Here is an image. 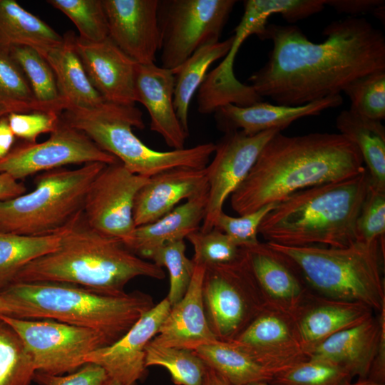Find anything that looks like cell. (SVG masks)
I'll return each instance as SVG.
<instances>
[{"label":"cell","mask_w":385,"mask_h":385,"mask_svg":"<svg viewBox=\"0 0 385 385\" xmlns=\"http://www.w3.org/2000/svg\"><path fill=\"white\" fill-rule=\"evenodd\" d=\"M342 103V96L337 94L299 106L263 101L246 107L227 104L214 113L217 128L225 133L242 130L252 135L270 130L282 131L296 120L319 115L324 110L338 107Z\"/></svg>","instance_id":"cell-23"},{"label":"cell","mask_w":385,"mask_h":385,"mask_svg":"<svg viewBox=\"0 0 385 385\" xmlns=\"http://www.w3.org/2000/svg\"><path fill=\"white\" fill-rule=\"evenodd\" d=\"M26 192V186L6 173H0V201L19 196Z\"/></svg>","instance_id":"cell-48"},{"label":"cell","mask_w":385,"mask_h":385,"mask_svg":"<svg viewBox=\"0 0 385 385\" xmlns=\"http://www.w3.org/2000/svg\"><path fill=\"white\" fill-rule=\"evenodd\" d=\"M186 239L193 247L192 261L195 265L207 266L229 263L237 260L242 250L229 236L216 228L207 232L199 230L190 234Z\"/></svg>","instance_id":"cell-41"},{"label":"cell","mask_w":385,"mask_h":385,"mask_svg":"<svg viewBox=\"0 0 385 385\" xmlns=\"http://www.w3.org/2000/svg\"><path fill=\"white\" fill-rule=\"evenodd\" d=\"M14 307L0 294V314L14 317Z\"/></svg>","instance_id":"cell-51"},{"label":"cell","mask_w":385,"mask_h":385,"mask_svg":"<svg viewBox=\"0 0 385 385\" xmlns=\"http://www.w3.org/2000/svg\"><path fill=\"white\" fill-rule=\"evenodd\" d=\"M36 371L21 339L0 316V385H30Z\"/></svg>","instance_id":"cell-35"},{"label":"cell","mask_w":385,"mask_h":385,"mask_svg":"<svg viewBox=\"0 0 385 385\" xmlns=\"http://www.w3.org/2000/svg\"><path fill=\"white\" fill-rule=\"evenodd\" d=\"M207 188L206 167L175 168L151 176L135 198V227L160 219L183 200H188Z\"/></svg>","instance_id":"cell-24"},{"label":"cell","mask_w":385,"mask_h":385,"mask_svg":"<svg viewBox=\"0 0 385 385\" xmlns=\"http://www.w3.org/2000/svg\"><path fill=\"white\" fill-rule=\"evenodd\" d=\"M202 385H231L223 376L207 366Z\"/></svg>","instance_id":"cell-50"},{"label":"cell","mask_w":385,"mask_h":385,"mask_svg":"<svg viewBox=\"0 0 385 385\" xmlns=\"http://www.w3.org/2000/svg\"><path fill=\"white\" fill-rule=\"evenodd\" d=\"M107 385H121L118 381L111 379Z\"/></svg>","instance_id":"cell-54"},{"label":"cell","mask_w":385,"mask_h":385,"mask_svg":"<svg viewBox=\"0 0 385 385\" xmlns=\"http://www.w3.org/2000/svg\"><path fill=\"white\" fill-rule=\"evenodd\" d=\"M299 274L313 292L356 302L375 313L385 309L384 237L344 247H292L266 242Z\"/></svg>","instance_id":"cell-6"},{"label":"cell","mask_w":385,"mask_h":385,"mask_svg":"<svg viewBox=\"0 0 385 385\" xmlns=\"http://www.w3.org/2000/svg\"><path fill=\"white\" fill-rule=\"evenodd\" d=\"M41 143L24 142L0 160V173L16 180L41 172L73 164L102 163L118 160L98 148L86 134L61 118L56 130Z\"/></svg>","instance_id":"cell-13"},{"label":"cell","mask_w":385,"mask_h":385,"mask_svg":"<svg viewBox=\"0 0 385 385\" xmlns=\"http://www.w3.org/2000/svg\"><path fill=\"white\" fill-rule=\"evenodd\" d=\"M74 34L72 31L67 32L63 36V43L50 49L43 56L53 71L66 111H102L111 103L101 96L91 82L75 51Z\"/></svg>","instance_id":"cell-26"},{"label":"cell","mask_w":385,"mask_h":385,"mask_svg":"<svg viewBox=\"0 0 385 385\" xmlns=\"http://www.w3.org/2000/svg\"><path fill=\"white\" fill-rule=\"evenodd\" d=\"M356 145L340 133H277L230 195L238 215L278 203L299 190L351 178L365 170Z\"/></svg>","instance_id":"cell-2"},{"label":"cell","mask_w":385,"mask_h":385,"mask_svg":"<svg viewBox=\"0 0 385 385\" xmlns=\"http://www.w3.org/2000/svg\"><path fill=\"white\" fill-rule=\"evenodd\" d=\"M15 308L12 317L47 319L96 330L113 344L155 306L153 297L134 291L106 295L56 282H16L0 292Z\"/></svg>","instance_id":"cell-5"},{"label":"cell","mask_w":385,"mask_h":385,"mask_svg":"<svg viewBox=\"0 0 385 385\" xmlns=\"http://www.w3.org/2000/svg\"><path fill=\"white\" fill-rule=\"evenodd\" d=\"M369 184L365 168L351 178L296 192L267 214L258 234L285 246H348L356 240V222Z\"/></svg>","instance_id":"cell-4"},{"label":"cell","mask_w":385,"mask_h":385,"mask_svg":"<svg viewBox=\"0 0 385 385\" xmlns=\"http://www.w3.org/2000/svg\"><path fill=\"white\" fill-rule=\"evenodd\" d=\"M138 277L163 279L165 274L120 240L90 227L82 211L68 224L58 247L24 266L14 283L64 282L120 296L126 293V284Z\"/></svg>","instance_id":"cell-3"},{"label":"cell","mask_w":385,"mask_h":385,"mask_svg":"<svg viewBox=\"0 0 385 385\" xmlns=\"http://www.w3.org/2000/svg\"><path fill=\"white\" fill-rule=\"evenodd\" d=\"M145 366L167 369L175 385H202L207 366L193 350L162 346L151 341L145 349Z\"/></svg>","instance_id":"cell-34"},{"label":"cell","mask_w":385,"mask_h":385,"mask_svg":"<svg viewBox=\"0 0 385 385\" xmlns=\"http://www.w3.org/2000/svg\"><path fill=\"white\" fill-rule=\"evenodd\" d=\"M236 2L159 0L160 66L172 71L200 47L218 42Z\"/></svg>","instance_id":"cell-10"},{"label":"cell","mask_w":385,"mask_h":385,"mask_svg":"<svg viewBox=\"0 0 385 385\" xmlns=\"http://www.w3.org/2000/svg\"><path fill=\"white\" fill-rule=\"evenodd\" d=\"M232 342L275 375L309 359L293 319L268 307Z\"/></svg>","instance_id":"cell-16"},{"label":"cell","mask_w":385,"mask_h":385,"mask_svg":"<svg viewBox=\"0 0 385 385\" xmlns=\"http://www.w3.org/2000/svg\"><path fill=\"white\" fill-rule=\"evenodd\" d=\"M63 36L15 0H0V53L9 55L19 46H29L43 56L61 44Z\"/></svg>","instance_id":"cell-28"},{"label":"cell","mask_w":385,"mask_h":385,"mask_svg":"<svg viewBox=\"0 0 385 385\" xmlns=\"http://www.w3.org/2000/svg\"><path fill=\"white\" fill-rule=\"evenodd\" d=\"M366 379L385 384V328L381 332L378 349Z\"/></svg>","instance_id":"cell-47"},{"label":"cell","mask_w":385,"mask_h":385,"mask_svg":"<svg viewBox=\"0 0 385 385\" xmlns=\"http://www.w3.org/2000/svg\"><path fill=\"white\" fill-rule=\"evenodd\" d=\"M277 203L267 205L260 209L239 217L230 216L222 211L216 220L214 228L229 236L240 247H248L260 242L258 229L264 219Z\"/></svg>","instance_id":"cell-42"},{"label":"cell","mask_w":385,"mask_h":385,"mask_svg":"<svg viewBox=\"0 0 385 385\" xmlns=\"http://www.w3.org/2000/svg\"><path fill=\"white\" fill-rule=\"evenodd\" d=\"M6 116L14 135L27 143H36L42 133H51L61 121V114L54 112L11 113Z\"/></svg>","instance_id":"cell-44"},{"label":"cell","mask_w":385,"mask_h":385,"mask_svg":"<svg viewBox=\"0 0 385 385\" xmlns=\"http://www.w3.org/2000/svg\"><path fill=\"white\" fill-rule=\"evenodd\" d=\"M110 380L106 371L94 363H86L66 376L36 371L34 377L40 385H107Z\"/></svg>","instance_id":"cell-45"},{"label":"cell","mask_w":385,"mask_h":385,"mask_svg":"<svg viewBox=\"0 0 385 385\" xmlns=\"http://www.w3.org/2000/svg\"><path fill=\"white\" fill-rule=\"evenodd\" d=\"M343 368L327 361L309 358L276 374L274 385H343L351 381Z\"/></svg>","instance_id":"cell-40"},{"label":"cell","mask_w":385,"mask_h":385,"mask_svg":"<svg viewBox=\"0 0 385 385\" xmlns=\"http://www.w3.org/2000/svg\"><path fill=\"white\" fill-rule=\"evenodd\" d=\"M384 328L385 309L361 324L329 337L312 349L307 356L337 365L351 379H366Z\"/></svg>","instance_id":"cell-20"},{"label":"cell","mask_w":385,"mask_h":385,"mask_svg":"<svg viewBox=\"0 0 385 385\" xmlns=\"http://www.w3.org/2000/svg\"><path fill=\"white\" fill-rule=\"evenodd\" d=\"M350 99V110L369 119L385 118V70L357 78L342 91Z\"/></svg>","instance_id":"cell-39"},{"label":"cell","mask_w":385,"mask_h":385,"mask_svg":"<svg viewBox=\"0 0 385 385\" xmlns=\"http://www.w3.org/2000/svg\"><path fill=\"white\" fill-rule=\"evenodd\" d=\"M242 250L235 261L205 266L204 311L210 330L221 342L234 340L268 307Z\"/></svg>","instance_id":"cell-9"},{"label":"cell","mask_w":385,"mask_h":385,"mask_svg":"<svg viewBox=\"0 0 385 385\" xmlns=\"http://www.w3.org/2000/svg\"><path fill=\"white\" fill-rule=\"evenodd\" d=\"M374 313L364 304L331 299L311 291L293 321L297 337L307 356L324 340L361 324Z\"/></svg>","instance_id":"cell-22"},{"label":"cell","mask_w":385,"mask_h":385,"mask_svg":"<svg viewBox=\"0 0 385 385\" xmlns=\"http://www.w3.org/2000/svg\"><path fill=\"white\" fill-rule=\"evenodd\" d=\"M246 385H274V384H272L267 381H257V382L250 383Z\"/></svg>","instance_id":"cell-53"},{"label":"cell","mask_w":385,"mask_h":385,"mask_svg":"<svg viewBox=\"0 0 385 385\" xmlns=\"http://www.w3.org/2000/svg\"><path fill=\"white\" fill-rule=\"evenodd\" d=\"M47 3L64 14L76 26L78 37L98 42L109 37L102 0H48Z\"/></svg>","instance_id":"cell-38"},{"label":"cell","mask_w":385,"mask_h":385,"mask_svg":"<svg viewBox=\"0 0 385 385\" xmlns=\"http://www.w3.org/2000/svg\"><path fill=\"white\" fill-rule=\"evenodd\" d=\"M170 307L167 297L164 298L118 341L86 355L85 363L101 366L111 379L121 385H136L147 376L146 346L157 334Z\"/></svg>","instance_id":"cell-15"},{"label":"cell","mask_w":385,"mask_h":385,"mask_svg":"<svg viewBox=\"0 0 385 385\" xmlns=\"http://www.w3.org/2000/svg\"><path fill=\"white\" fill-rule=\"evenodd\" d=\"M106 164L43 172L29 192L0 201V231L25 235L56 233L83 211L91 183Z\"/></svg>","instance_id":"cell-8"},{"label":"cell","mask_w":385,"mask_h":385,"mask_svg":"<svg viewBox=\"0 0 385 385\" xmlns=\"http://www.w3.org/2000/svg\"><path fill=\"white\" fill-rule=\"evenodd\" d=\"M67 226L56 233L46 235H25L0 231V292L14 284L24 266L53 251L59 245Z\"/></svg>","instance_id":"cell-32"},{"label":"cell","mask_w":385,"mask_h":385,"mask_svg":"<svg viewBox=\"0 0 385 385\" xmlns=\"http://www.w3.org/2000/svg\"><path fill=\"white\" fill-rule=\"evenodd\" d=\"M356 240L371 242L385 234V191L369 184L356 222Z\"/></svg>","instance_id":"cell-43"},{"label":"cell","mask_w":385,"mask_h":385,"mask_svg":"<svg viewBox=\"0 0 385 385\" xmlns=\"http://www.w3.org/2000/svg\"><path fill=\"white\" fill-rule=\"evenodd\" d=\"M148 180L133 173L119 160L106 165L87 191L83 207L86 222L96 230L120 240L130 249L136 228L135 198Z\"/></svg>","instance_id":"cell-12"},{"label":"cell","mask_w":385,"mask_h":385,"mask_svg":"<svg viewBox=\"0 0 385 385\" xmlns=\"http://www.w3.org/2000/svg\"><path fill=\"white\" fill-rule=\"evenodd\" d=\"M205 364L223 376L231 385L270 382L275 374L232 342L217 341L194 351Z\"/></svg>","instance_id":"cell-31"},{"label":"cell","mask_w":385,"mask_h":385,"mask_svg":"<svg viewBox=\"0 0 385 385\" xmlns=\"http://www.w3.org/2000/svg\"><path fill=\"white\" fill-rule=\"evenodd\" d=\"M343 385H385V384H378L368 379H357L354 382H351V381H347L344 383Z\"/></svg>","instance_id":"cell-52"},{"label":"cell","mask_w":385,"mask_h":385,"mask_svg":"<svg viewBox=\"0 0 385 385\" xmlns=\"http://www.w3.org/2000/svg\"><path fill=\"white\" fill-rule=\"evenodd\" d=\"M205 266L195 265L192 280L184 297L170 309L151 340L155 344L195 351L217 340L205 317L202 287Z\"/></svg>","instance_id":"cell-25"},{"label":"cell","mask_w":385,"mask_h":385,"mask_svg":"<svg viewBox=\"0 0 385 385\" xmlns=\"http://www.w3.org/2000/svg\"><path fill=\"white\" fill-rule=\"evenodd\" d=\"M278 132L270 130L251 135L242 130L230 131L215 144L214 157L206 166L208 197L200 231L214 228L226 200L245 179L265 144Z\"/></svg>","instance_id":"cell-14"},{"label":"cell","mask_w":385,"mask_h":385,"mask_svg":"<svg viewBox=\"0 0 385 385\" xmlns=\"http://www.w3.org/2000/svg\"><path fill=\"white\" fill-rule=\"evenodd\" d=\"M175 77L171 70L155 63L136 64L135 96L150 115V130L158 133L173 150L185 148L188 133L175 113L173 97Z\"/></svg>","instance_id":"cell-21"},{"label":"cell","mask_w":385,"mask_h":385,"mask_svg":"<svg viewBox=\"0 0 385 385\" xmlns=\"http://www.w3.org/2000/svg\"><path fill=\"white\" fill-rule=\"evenodd\" d=\"M309 41L296 26L270 24L257 36L272 48L265 64L248 78L255 92L277 105L302 106L340 94L353 80L385 70V36L366 19L334 21Z\"/></svg>","instance_id":"cell-1"},{"label":"cell","mask_w":385,"mask_h":385,"mask_svg":"<svg viewBox=\"0 0 385 385\" xmlns=\"http://www.w3.org/2000/svg\"><path fill=\"white\" fill-rule=\"evenodd\" d=\"M0 108L6 113L46 111L34 96L21 68L7 54L0 53Z\"/></svg>","instance_id":"cell-36"},{"label":"cell","mask_w":385,"mask_h":385,"mask_svg":"<svg viewBox=\"0 0 385 385\" xmlns=\"http://www.w3.org/2000/svg\"><path fill=\"white\" fill-rule=\"evenodd\" d=\"M384 0H325V5L333 7L340 13L351 15L374 11L384 6Z\"/></svg>","instance_id":"cell-46"},{"label":"cell","mask_w":385,"mask_h":385,"mask_svg":"<svg viewBox=\"0 0 385 385\" xmlns=\"http://www.w3.org/2000/svg\"><path fill=\"white\" fill-rule=\"evenodd\" d=\"M73 43L86 72L101 96L108 103L135 106V73L137 63L108 37L91 42L74 34Z\"/></svg>","instance_id":"cell-18"},{"label":"cell","mask_w":385,"mask_h":385,"mask_svg":"<svg viewBox=\"0 0 385 385\" xmlns=\"http://www.w3.org/2000/svg\"><path fill=\"white\" fill-rule=\"evenodd\" d=\"M208 188L186 200L160 219L136 227L130 250L145 259L148 253L169 242L184 240L200 229L206 210Z\"/></svg>","instance_id":"cell-27"},{"label":"cell","mask_w":385,"mask_h":385,"mask_svg":"<svg viewBox=\"0 0 385 385\" xmlns=\"http://www.w3.org/2000/svg\"><path fill=\"white\" fill-rule=\"evenodd\" d=\"M9 56L24 73L36 100L51 112H64L66 105L60 96L53 71L46 58L29 46L15 47Z\"/></svg>","instance_id":"cell-33"},{"label":"cell","mask_w":385,"mask_h":385,"mask_svg":"<svg viewBox=\"0 0 385 385\" xmlns=\"http://www.w3.org/2000/svg\"><path fill=\"white\" fill-rule=\"evenodd\" d=\"M336 126L340 134L358 148L369 172L370 184L385 191V128L381 121L349 109L338 115Z\"/></svg>","instance_id":"cell-29"},{"label":"cell","mask_w":385,"mask_h":385,"mask_svg":"<svg viewBox=\"0 0 385 385\" xmlns=\"http://www.w3.org/2000/svg\"><path fill=\"white\" fill-rule=\"evenodd\" d=\"M19 334L30 354L36 371L63 375L85 363L91 352L110 345L101 333L53 319H30L0 314Z\"/></svg>","instance_id":"cell-11"},{"label":"cell","mask_w":385,"mask_h":385,"mask_svg":"<svg viewBox=\"0 0 385 385\" xmlns=\"http://www.w3.org/2000/svg\"><path fill=\"white\" fill-rule=\"evenodd\" d=\"M15 135L4 115L0 118V160L4 158L13 148Z\"/></svg>","instance_id":"cell-49"},{"label":"cell","mask_w":385,"mask_h":385,"mask_svg":"<svg viewBox=\"0 0 385 385\" xmlns=\"http://www.w3.org/2000/svg\"><path fill=\"white\" fill-rule=\"evenodd\" d=\"M184 240L167 242L146 255L148 259L169 274L170 287L166 297L170 306L178 303L185 294L193 275L195 264L185 255Z\"/></svg>","instance_id":"cell-37"},{"label":"cell","mask_w":385,"mask_h":385,"mask_svg":"<svg viewBox=\"0 0 385 385\" xmlns=\"http://www.w3.org/2000/svg\"><path fill=\"white\" fill-rule=\"evenodd\" d=\"M242 248L268 307L293 319L311 292L302 277L266 242Z\"/></svg>","instance_id":"cell-19"},{"label":"cell","mask_w":385,"mask_h":385,"mask_svg":"<svg viewBox=\"0 0 385 385\" xmlns=\"http://www.w3.org/2000/svg\"><path fill=\"white\" fill-rule=\"evenodd\" d=\"M61 118L113 155L128 170L145 178L175 168H204L215 150L213 143L170 151L150 148L133 131V128L145 127L142 112L135 106L111 103L106 109L95 112L66 111Z\"/></svg>","instance_id":"cell-7"},{"label":"cell","mask_w":385,"mask_h":385,"mask_svg":"<svg viewBox=\"0 0 385 385\" xmlns=\"http://www.w3.org/2000/svg\"><path fill=\"white\" fill-rule=\"evenodd\" d=\"M109 38L139 64L153 63L160 47L159 0H102Z\"/></svg>","instance_id":"cell-17"},{"label":"cell","mask_w":385,"mask_h":385,"mask_svg":"<svg viewBox=\"0 0 385 385\" xmlns=\"http://www.w3.org/2000/svg\"><path fill=\"white\" fill-rule=\"evenodd\" d=\"M4 115H7L6 113L0 108V118Z\"/></svg>","instance_id":"cell-55"},{"label":"cell","mask_w":385,"mask_h":385,"mask_svg":"<svg viewBox=\"0 0 385 385\" xmlns=\"http://www.w3.org/2000/svg\"><path fill=\"white\" fill-rule=\"evenodd\" d=\"M233 39L232 36L223 41L203 46L172 70L175 77L174 108L182 127L188 133V110L192 96L203 82L210 65L227 54Z\"/></svg>","instance_id":"cell-30"}]
</instances>
